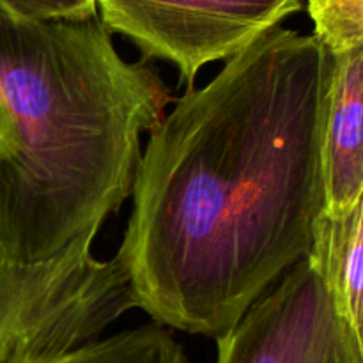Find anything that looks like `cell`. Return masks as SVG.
<instances>
[{
	"label": "cell",
	"instance_id": "7a4b0ae2",
	"mask_svg": "<svg viewBox=\"0 0 363 363\" xmlns=\"http://www.w3.org/2000/svg\"><path fill=\"white\" fill-rule=\"evenodd\" d=\"M172 101L158 71L128 62L99 16L35 21L0 4V254L25 268L92 255L131 197Z\"/></svg>",
	"mask_w": 363,
	"mask_h": 363
},
{
	"label": "cell",
	"instance_id": "9c48e42d",
	"mask_svg": "<svg viewBox=\"0 0 363 363\" xmlns=\"http://www.w3.org/2000/svg\"><path fill=\"white\" fill-rule=\"evenodd\" d=\"M314 35L330 53L363 43V0H307Z\"/></svg>",
	"mask_w": 363,
	"mask_h": 363
},
{
	"label": "cell",
	"instance_id": "52a82bcc",
	"mask_svg": "<svg viewBox=\"0 0 363 363\" xmlns=\"http://www.w3.org/2000/svg\"><path fill=\"white\" fill-rule=\"evenodd\" d=\"M363 353V190L342 213L321 216L311 255Z\"/></svg>",
	"mask_w": 363,
	"mask_h": 363
},
{
	"label": "cell",
	"instance_id": "8992f818",
	"mask_svg": "<svg viewBox=\"0 0 363 363\" xmlns=\"http://www.w3.org/2000/svg\"><path fill=\"white\" fill-rule=\"evenodd\" d=\"M323 126L326 211L342 213L363 190V43L330 53Z\"/></svg>",
	"mask_w": 363,
	"mask_h": 363
},
{
	"label": "cell",
	"instance_id": "5b68a950",
	"mask_svg": "<svg viewBox=\"0 0 363 363\" xmlns=\"http://www.w3.org/2000/svg\"><path fill=\"white\" fill-rule=\"evenodd\" d=\"M216 344V363H363L353 328L308 257L284 273Z\"/></svg>",
	"mask_w": 363,
	"mask_h": 363
},
{
	"label": "cell",
	"instance_id": "6da1fadb",
	"mask_svg": "<svg viewBox=\"0 0 363 363\" xmlns=\"http://www.w3.org/2000/svg\"><path fill=\"white\" fill-rule=\"evenodd\" d=\"M330 67L314 34L275 27L149 133L116 257L155 323L222 339L311 255Z\"/></svg>",
	"mask_w": 363,
	"mask_h": 363
},
{
	"label": "cell",
	"instance_id": "3957f363",
	"mask_svg": "<svg viewBox=\"0 0 363 363\" xmlns=\"http://www.w3.org/2000/svg\"><path fill=\"white\" fill-rule=\"evenodd\" d=\"M135 308L117 257L25 268L0 254V363H34L92 342Z\"/></svg>",
	"mask_w": 363,
	"mask_h": 363
},
{
	"label": "cell",
	"instance_id": "277c9868",
	"mask_svg": "<svg viewBox=\"0 0 363 363\" xmlns=\"http://www.w3.org/2000/svg\"><path fill=\"white\" fill-rule=\"evenodd\" d=\"M300 9L301 0H98L110 34L145 60L174 64L186 87L206 64L233 59Z\"/></svg>",
	"mask_w": 363,
	"mask_h": 363
},
{
	"label": "cell",
	"instance_id": "30bf717a",
	"mask_svg": "<svg viewBox=\"0 0 363 363\" xmlns=\"http://www.w3.org/2000/svg\"><path fill=\"white\" fill-rule=\"evenodd\" d=\"M11 13L35 21H84L98 16V0H0Z\"/></svg>",
	"mask_w": 363,
	"mask_h": 363
},
{
	"label": "cell",
	"instance_id": "ba28073f",
	"mask_svg": "<svg viewBox=\"0 0 363 363\" xmlns=\"http://www.w3.org/2000/svg\"><path fill=\"white\" fill-rule=\"evenodd\" d=\"M34 363H188L183 346L165 326L145 325L92 340L73 351Z\"/></svg>",
	"mask_w": 363,
	"mask_h": 363
}]
</instances>
